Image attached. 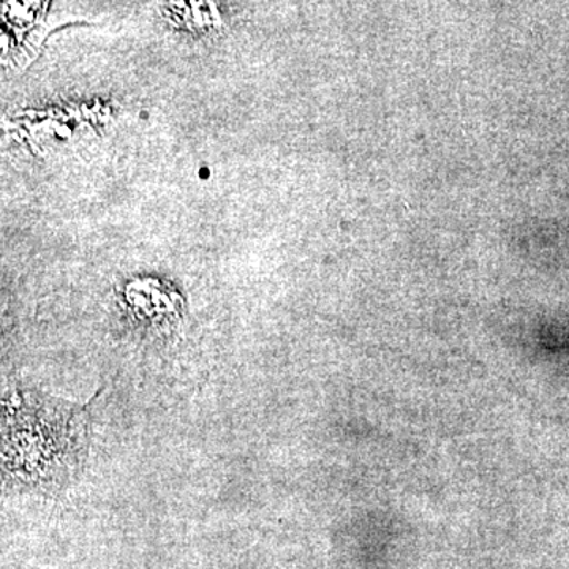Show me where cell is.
<instances>
[{"instance_id": "1", "label": "cell", "mask_w": 569, "mask_h": 569, "mask_svg": "<svg viewBox=\"0 0 569 569\" xmlns=\"http://www.w3.org/2000/svg\"><path fill=\"white\" fill-rule=\"evenodd\" d=\"M89 406L31 388L3 397V477L18 488L58 493L80 475L88 455Z\"/></svg>"}]
</instances>
